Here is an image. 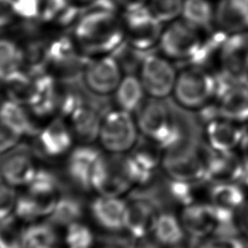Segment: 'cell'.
<instances>
[{"mask_svg":"<svg viewBox=\"0 0 248 248\" xmlns=\"http://www.w3.org/2000/svg\"><path fill=\"white\" fill-rule=\"evenodd\" d=\"M71 35L85 58L114 54L126 43L121 13L111 0H96L82 9Z\"/></svg>","mask_w":248,"mask_h":248,"instance_id":"obj_1","label":"cell"},{"mask_svg":"<svg viewBox=\"0 0 248 248\" xmlns=\"http://www.w3.org/2000/svg\"><path fill=\"white\" fill-rule=\"evenodd\" d=\"M193 64L211 70L221 81H248V33H208L203 51Z\"/></svg>","mask_w":248,"mask_h":248,"instance_id":"obj_2","label":"cell"},{"mask_svg":"<svg viewBox=\"0 0 248 248\" xmlns=\"http://www.w3.org/2000/svg\"><path fill=\"white\" fill-rule=\"evenodd\" d=\"M220 80L208 68L184 64L178 68L171 99L176 108L195 112L209 106L215 99Z\"/></svg>","mask_w":248,"mask_h":248,"instance_id":"obj_3","label":"cell"},{"mask_svg":"<svg viewBox=\"0 0 248 248\" xmlns=\"http://www.w3.org/2000/svg\"><path fill=\"white\" fill-rule=\"evenodd\" d=\"M208 33L181 17L164 25L157 49L175 64L195 63L203 51Z\"/></svg>","mask_w":248,"mask_h":248,"instance_id":"obj_4","label":"cell"},{"mask_svg":"<svg viewBox=\"0 0 248 248\" xmlns=\"http://www.w3.org/2000/svg\"><path fill=\"white\" fill-rule=\"evenodd\" d=\"M140 136L166 148L176 138L179 130L180 108L168 100L147 98L135 114Z\"/></svg>","mask_w":248,"mask_h":248,"instance_id":"obj_5","label":"cell"},{"mask_svg":"<svg viewBox=\"0 0 248 248\" xmlns=\"http://www.w3.org/2000/svg\"><path fill=\"white\" fill-rule=\"evenodd\" d=\"M177 64L158 50L145 53L137 75L149 98L168 100L171 97L177 77Z\"/></svg>","mask_w":248,"mask_h":248,"instance_id":"obj_6","label":"cell"},{"mask_svg":"<svg viewBox=\"0 0 248 248\" xmlns=\"http://www.w3.org/2000/svg\"><path fill=\"white\" fill-rule=\"evenodd\" d=\"M140 134L134 113L112 107L102 116L98 140L110 153L131 150Z\"/></svg>","mask_w":248,"mask_h":248,"instance_id":"obj_7","label":"cell"},{"mask_svg":"<svg viewBox=\"0 0 248 248\" xmlns=\"http://www.w3.org/2000/svg\"><path fill=\"white\" fill-rule=\"evenodd\" d=\"M85 59L72 35L59 33L43 41L44 67L57 78L80 73Z\"/></svg>","mask_w":248,"mask_h":248,"instance_id":"obj_8","label":"cell"},{"mask_svg":"<svg viewBox=\"0 0 248 248\" xmlns=\"http://www.w3.org/2000/svg\"><path fill=\"white\" fill-rule=\"evenodd\" d=\"M121 16L129 46L141 53L157 49L165 24L147 6L121 13Z\"/></svg>","mask_w":248,"mask_h":248,"instance_id":"obj_9","label":"cell"},{"mask_svg":"<svg viewBox=\"0 0 248 248\" xmlns=\"http://www.w3.org/2000/svg\"><path fill=\"white\" fill-rule=\"evenodd\" d=\"M81 79L86 89L98 97L112 96L124 71L113 54L87 57L81 69Z\"/></svg>","mask_w":248,"mask_h":248,"instance_id":"obj_10","label":"cell"},{"mask_svg":"<svg viewBox=\"0 0 248 248\" xmlns=\"http://www.w3.org/2000/svg\"><path fill=\"white\" fill-rule=\"evenodd\" d=\"M219 116L236 123L248 124V81H221L213 101Z\"/></svg>","mask_w":248,"mask_h":248,"instance_id":"obj_11","label":"cell"},{"mask_svg":"<svg viewBox=\"0 0 248 248\" xmlns=\"http://www.w3.org/2000/svg\"><path fill=\"white\" fill-rule=\"evenodd\" d=\"M35 155L29 147L16 146L0 158V175L11 186L28 185L37 172Z\"/></svg>","mask_w":248,"mask_h":248,"instance_id":"obj_12","label":"cell"},{"mask_svg":"<svg viewBox=\"0 0 248 248\" xmlns=\"http://www.w3.org/2000/svg\"><path fill=\"white\" fill-rule=\"evenodd\" d=\"M245 126L221 116L202 125L203 140L218 152H231L239 147L245 134Z\"/></svg>","mask_w":248,"mask_h":248,"instance_id":"obj_13","label":"cell"},{"mask_svg":"<svg viewBox=\"0 0 248 248\" xmlns=\"http://www.w3.org/2000/svg\"><path fill=\"white\" fill-rule=\"evenodd\" d=\"M36 152L47 157H58L68 152L72 146L74 134L66 119L55 116L39 129Z\"/></svg>","mask_w":248,"mask_h":248,"instance_id":"obj_14","label":"cell"},{"mask_svg":"<svg viewBox=\"0 0 248 248\" xmlns=\"http://www.w3.org/2000/svg\"><path fill=\"white\" fill-rule=\"evenodd\" d=\"M102 154L98 148L90 145V143L73 149L66 164L67 174L72 183L82 191L91 190L93 170Z\"/></svg>","mask_w":248,"mask_h":248,"instance_id":"obj_15","label":"cell"},{"mask_svg":"<svg viewBox=\"0 0 248 248\" xmlns=\"http://www.w3.org/2000/svg\"><path fill=\"white\" fill-rule=\"evenodd\" d=\"M215 29L227 34H247L248 0L216 1Z\"/></svg>","mask_w":248,"mask_h":248,"instance_id":"obj_16","label":"cell"},{"mask_svg":"<svg viewBox=\"0 0 248 248\" xmlns=\"http://www.w3.org/2000/svg\"><path fill=\"white\" fill-rule=\"evenodd\" d=\"M0 123L19 139L35 137L39 131L27 108L11 98L0 103Z\"/></svg>","mask_w":248,"mask_h":248,"instance_id":"obj_17","label":"cell"},{"mask_svg":"<svg viewBox=\"0 0 248 248\" xmlns=\"http://www.w3.org/2000/svg\"><path fill=\"white\" fill-rule=\"evenodd\" d=\"M103 113L84 100L64 119L76 138L84 143H91L98 140Z\"/></svg>","mask_w":248,"mask_h":248,"instance_id":"obj_18","label":"cell"},{"mask_svg":"<svg viewBox=\"0 0 248 248\" xmlns=\"http://www.w3.org/2000/svg\"><path fill=\"white\" fill-rule=\"evenodd\" d=\"M127 203L116 197L101 196L90 205L96 223L108 232H120L125 229Z\"/></svg>","mask_w":248,"mask_h":248,"instance_id":"obj_19","label":"cell"},{"mask_svg":"<svg viewBox=\"0 0 248 248\" xmlns=\"http://www.w3.org/2000/svg\"><path fill=\"white\" fill-rule=\"evenodd\" d=\"M156 213V209L145 201L130 199L126 207L125 229L134 238H143L153 232Z\"/></svg>","mask_w":248,"mask_h":248,"instance_id":"obj_20","label":"cell"},{"mask_svg":"<svg viewBox=\"0 0 248 248\" xmlns=\"http://www.w3.org/2000/svg\"><path fill=\"white\" fill-rule=\"evenodd\" d=\"M112 98L114 108L136 114L148 97L138 75L127 73L121 78Z\"/></svg>","mask_w":248,"mask_h":248,"instance_id":"obj_21","label":"cell"},{"mask_svg":"<svg viewBox=\"0 0 248 248\" xmlns=\"http://www.w3.org/2000/svg\"><path fill=\"white\" fill-rule=\"evenodd\" d=\"M162 165L173 180L190 182L206 179V170L197 152L178 157H163Z\"/></svg>","mask_w":248,"mask_h":248,"instance_id":"obj_22","label":"cell"},{"mask_svg":"<svg viewBox=\"0 0 248 248\" xmlns=\"http://www.w3.org/2000/svg\"><path fill=\"white\" fill-rule=\"evenodd\" d=\"M26 70V54L22 44L11 36H0V83Z\"/></svg>","mask_w":248,"mask_h":248,"instance_id":"obj_23","label":"cell"},{"mask_svg":"<svg viewBox=\"0 0 248 248\" xmlns=\"http://www.w3.org/2000/svg\"><path fill=\"white\" fill-rule=\"evenodd\" d=\"M180 17L204 32L215 29V2L212 0H184Z\"/></svg>","mask_w":248,"mask_h":248,"instance_id":"obj_24","label":"cell"},{"mask_svg":"<svg viewBox=\"0 0 248 248\" xmlns=\"http://www.w3.org/2000/svg\"><path fill=\"white\" fill-rule=\"evenodd\" d=\"M83 215V203L78 197L63 193L59 198L53 211L50 213L48 222L54 227H68L78 222Z\"/></svg>","mask_w":248,"mask_h":248,"instance_id":"obj_25","label":"cell"},{"mask_svg":"<svg viewBox=\"0 0 248 248\" xmlns=\"http://www.w3.org/2000/svg\"><path fill=\"white\" fill-rule=\"evenodd\" d=\"M209 201L215 206L234 211L244 203L245 196L237 183H212Z\"/></svg>","mask_w":248,"mask_h":248,"instance_id":"obj_26","label":"cell"},{"mask_svg":"<svg viewBox=\"0 0 248 248\" xmlns=\"http://www.w3.org/2000/svg\"><path fill=\"white\" fill-rule=\"evenodd\" d=\"M153 233L155 239L165 246L178 245L184 238L183 227L172 212H162L157 216Z\"/></svg>","mask_w":248,"mask_h":248,"instance_id":"obj_27","label":"cell"},{"mask_svg":"<svg viewBox=\"0 0 248 248\" xmlns=\"http://www.w3.org/2000/svg\"><path fill=\"white\" fill-rule=\"evenodd\" d=\"M130 155L142 169L152 172L162 163L164 149L153 140L140 136L131 149Z\"/></svg>","mask_w":248,"mask_h":248,"instance_id":"obj_28","label":"cell"},{"mask_svg":"<svg viewBox=\"0 0 248 248\" xmlns=\"http://www.w3.org/2000/svg\"><path fill=\"white\" fill-rule=\"evenodd\" d=\"M58 236L55 227L47 223H36L26 228L24 248H56Z\"/></svg>","mask_w":248,"mask_h":248,"instance_id":"obj_29","label":"cell"},{"mask_svg":"<svg viewBox=\"0 0 248 248\" xmlns=\"http://www.w3.org/2000/svg\"><path fill=\"white\" fill-rule=\"evenodd\" d=\"M25 230L23 221L16 215L1 220L0 241L4 248H24Z\"/></svg>","mask_w":248,"mask_h":248,"instance_id":"obj_30","label":"cell"},{"mask_svg":"<svg viewBox=\"0 0 248 248\" xmlns=\"http://www.w3.org/2000/svg\"><path fill=\"white\" fill-rule=\"evenodd\" d=\"M184 0H148V9L164 23L180 17Z\"/></svg>","mask_w":248,"mask_h":248,"instance_id":"obj_31","label":"cell"},{"mask_svg":"<svg viewBox=\"0 0 248 248\" xmlns=\"http://www.w3.org/2000/svg\"><path fill=\"white\" fill-rule=\"evenodd\" d=\"M65 242L67 248H91L94 235L87 226L76 222L67 227Z\"/></svg>","mask_w":248,"mask_h":248,"instance_id":"obj_32","label":"cell"},{"mask_svg":"<svg viewBox=\"0 0 248 248\" xmlns=\"http://www.w3.org/2000/svg\"><path fill=\"white\" fill-rule=\"evenodd\" d=\"M16 200L17 197L14 188L4 180H0V221L12 215Z\"/></svg>","mask_w":248,"mask_h":248,"instance_id":"obj_33","label":"cell"},{"mask_svg":"<svg viewBox=\"0 0 248 248\" xmlns=\"http://www.w3.org/2000/svg\"><path fill=\"white\" fill-rule=\"evenodd\" d=\"M197 248H247L237 237L227 235H213L200 243Z\"/></svg>","mask_w":248,"mask_h":248,"instance_id":"obj_34","label":"cell"},{"mask_svg":"<svg viewBox=\"0 0 248 248\" xmlns=\"http://www.w3.org/2000/svg\"><path fill=\"white\" fill-rule=\"evenodd\" d=\"M101 248H136L135 238L130 235L121 234H105L99 236Z\"/></svg>","mask_w":248,"mask_h":248,"instance_id":"obj_35","label":"cell"},{"mask_svg":"<svg viewBox=\"0 0 248 248\" xmlns=\"http://www.w3.org/2000/svg\"><path fill=\"white\" fill-rule=\"evenodd\" d=\"M17 18L14 0H0V30L10 27Z\"/></svg>","mask_w":248,"mask_h":248,"instance_id":"obj_36","label":"cell"},{"mask_svg":"<svg viewBox=\"0 0 248 248\" xmlns=\"http://www.w3.org/2000/svg\"><path fill=\"white\" fill-rule=\"evenodd\" d=\"M19 140L18 137L14 135L0 123V153L7 152L16 147Z\"/></svg>","mask_w":248,"mask_h":248,"instance_id":"obj_37","label":"cell"},{"mask_svg":"<svg viewBox=\"0 0 248 248\" xmlns=\"http://www.w3.org/2000/svg\"><path fill=\"white\" fill-rule=\"evenodd\" d=\"M120 13L137 10L147 6L148 0H111Z\"/></svg>","mask_w":248,"mask_h":248,"instance_id":"obj_38","label":"cell"},{"mask_svg":"<svg viewBox=\"0 0 248 248\" xmlns=\"http://www.w3.org/2000/svg\"><path fill=\"white\" fill-rule=\"evenodd\" d=\"M136 248H162V244H160L156 239L145 236L140 238V241L138 243Z\"/></svg>","mask_w":248,"mask_h":248,"instance_id":"obj_39","label":"cell"},{"mask_svg":"<svg viewBox=\"0 0 248 248\" xmlns=\"http://www.w3.org/2000/svg\"><path fill=\"white\" fill-rule=\"evenodd\" d=\"M71 1L74 2L76 5H78V7H80L81 9H84L87 6L91 5L93 2H95L96 0H71Z\"/></svg>","mask_w":248,"mask_h":248,"instance_id":"obj_40","label":"cell"},{"mask_svg":"<svg viewBox=\"0 0 248 248\" xmlns=\"http://www.w3.org/2000/svg\"><path fill=\"white\" fill-rule=\"evenodd\" d=\"M1 94H2V89H1V84H0V103H1V101L3 100V99L1 98Z\"/></svg>","mask_w":248,"mask_h":248,"instance_id":"obj_41","label":"cell"},{"mask_svg":"<svg viewBox=\"0 0 248 248\" xmlns=\"http://www.w3.org/2000/svg\"><path fill=\"white\" fill-rule=\"evenodd\" d=\"M0 248H4V246H3L2 243H1V241H0Z\"/></svg>","mask_w":248,"mask_h":248,"instance_id":"obj_42","label":"cell"},{"mask_svg":"<svg viewBox=\"0 0 248 248\" xmlns=\"http://www.w3.org/2000/svg\"><path fill=\"white\" fill-rule=\"evenodd\" d=\"M212 1H214V2H216V1H218V0H212Z\"/></svg>","mask_w":248,"mask_h":248,"instance_id":"obj_43","label":"cell"}]
</instances>
